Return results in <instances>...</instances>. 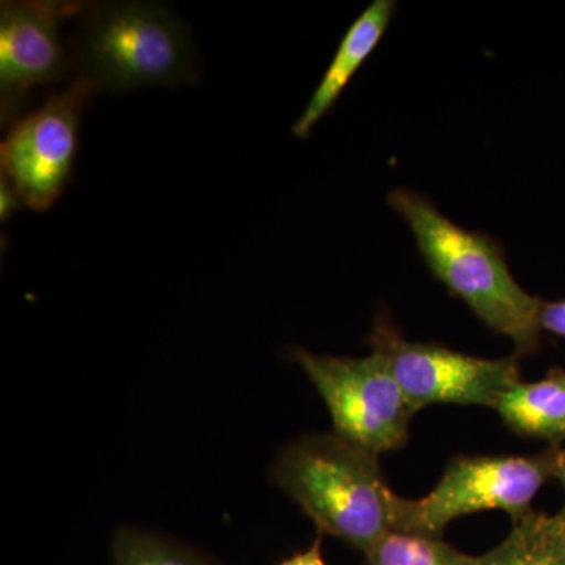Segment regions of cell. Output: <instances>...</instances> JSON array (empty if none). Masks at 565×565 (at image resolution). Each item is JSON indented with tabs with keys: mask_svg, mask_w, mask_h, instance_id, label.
I'll use <instances>...</instances> for the list:
<instances>
[{
	"mask_svg": "<svg viewBox=\"0 0 565 565\" xmlns=\"http://www.w3.org/2000/svg\"><path fill=\"white\" fill-rule=\"evenodd\" d=\"M541 327L545 332L565 338V300L542 303Z\"/></svg>",
	"mask_w": 565,
	"mask_h": 565,
	"instance_id": "14",
	"label": "cell"
},
{
	"mask_svg": "<svg viewBox=\"0 0 565 565\" xmlns=\"http://www.w3.org/2000/svg\"><path fill=\"white\" fill-rule=\"evenodd\" d=\"M561 451L552 446L530 456H457L426 497H394V531L444 539L455 520L484 511H503L516 522L556 478Z\"/></svg>",
	"mask_w": 565,
	"mask_h": 565,
	"instance_id": "4",
	"label": "cell"
},
{
	"mask_svg": "<svg viewBox=\"0 0 565 565\" xmlns=\"http://www.w3.org/2000/svg\"><path fill=\"white\" fill-rule=\"evenodd\" d=\"M367 343L384 362L414 412L434 404L497 408L520 381L519 356L481 359L437 343L405 340L385 315L377 316Z\"/></svg>",
	"mask_w": 565,
	"mask_h": 565,
	"instance_id": "5",
	"label": "cell"
},
{
	"mask_svg": "<svg viewBox=\"0 0 565 565\" xmlns=\"http://www.w3.org/2000/svg\"><path fill=\"white\" fill-rule=\"evenodd\" d=\"M21 196L18 195L17 189L11 185V182L7 180V177H0V218L2 222H9L21 207Z\"/></svg>",
	"mask_w": 565,
	"mask_h": 565,
	"instance_id": "15",
	"label": "cell"
},
{
	"mask_svg": "<svg viewBox=\"0 0 565 565\" xmlns=\"http://www.w3.org/2000/svg\"><path fill=\"white\" fill-rule=\"evenodd\" d=\"M278 565H327L322 555V537H316L313 544L303 552L296 553L288 559L281 561Z\"/></svg>",
	"mask_w": 565,
	"mask_h": 565,
	"instance_id": "16",
	"label": "cell"
},
{
	"mask_svg": "<svg viewBox=\"0 0 565 565\" xmlns=\"http://www.w3.org/2000/svg\"><path fill=\"white\" fill-rule=\"evenodd\" d=\"M494 411L520 437L552 446L564 444L565 371H550L541 381L519 382L501 397Z\"/></svg>",
	"mask_w": 565,
	"mask_h": 565,
	"instance_id": "10",
	"label": "cell"
},
{
	"mask_svg": "<svg viewBox=\"0 0 565 565\" xmlns=\"http://www.w3.org/2000/svg\"><path fill=\"white\" fill-rule=\"evenodd\" d=\"M556 479H559L561 486H563L565 493V448H563V451H561L559 463H557ZM556 516L565 526V501L563 509H561L559 514H557Z\"/></svg>",
	"mask_w": 565,
	"mask_h": 565,
	"instance_id": "17",
	"label": "cell"
},
{
	"mask_svg": "<svg viewBox=\"0 0 565 565\" xmlns=\"http://www.w3.org/2000/svg\"><path fill=\"white\" fill-rule=\"evenodd\" d=\"M394 11L396 2L393 0H375L353 21L310 103L292 125V134L297 139H308L315 126L332 110L356 71L362 68L384 39Z\"/></svg>",
	"mask_w": 565,
	"mask_h": 565,
	"instance_id": "9",
	"label": "cell"
},
{
	"mask_svg": "<svg viewBox=\"0 0 565 565\" xmlns=\"http://www.w3.org/2000/svg\"><path fill=\"white\" fill-rule=\"evenodd\" d=\"M84 2H2L0 7V111L2 125L17 117L29 93L65 79L73 71L61 25Z\"/></svg>",
	"mask_w": 565,
	"mask_h": 565,
	"instance_id": "8",
	"label": "cell"
},
{
	"mask_svg": "<svg viewBox=\"0 0 565 565\" xmlns=\"http://www.w3.org/2000/svg\"><path fill=\"white\" fill-rule=\"evenodd\" d=\"M479 559L481 565H565V526L556 515L530 512Z\"/></svg>",
	"mask_w": 565,
	"mask_h": 565,
	"instance_id": "11",
	"label": "cell"
},
{
	"mask_svg": "<svg viewBox=\"0 0 565 565\" xmlns=\"http://www.w3.org/2000/svg\"><path fill=\"white\" fill-rule=\"evenodd\" d=\"M377 455L338 434H315L286 446L273 468L275 484L318 527L366 553L394 531V497Z\"/></svg>",
	"mask_w": 565,
	"mask_h": 565,
	"instance_id": "2",
	"label": "cell"
},
{
	"mask_svg": "<svg viewBox=\"0 0 565 565\" xmlns=\"http://www.w3.org/2000/svg\"><path fill=\"white\" fill-rule=\"evenodd\" d=\"M292 359L321 394L334 434L377 456L407 445L414 408L375 353L352 359L294 349Z\"/></svg>",
	"mask_w": 565,
	"mask_h": 565,
	"instance_id": "6",
	"label": "cell"
},
{
	"mask_svg": "<svg viewBox=\"0 0 565 565\" xmlns=\"http://www.w3.org/2000/svg\"><path fill=\"white\" fill-rule=\"evenodd\" d=\"M73 39V70L96 93L177 87L195 81L191 32L158 2L84 3Z\"/></svg>",
	"mask_w": 565,
	"mask_h": 565,
	"instance_id": "3",
	"label": "cell"
},
{
	"mask_svg": "<svg viewBox=\"0 0 565 565\" xmlns=\"http://www.w3.org/2000/svg\"><path fill=\"white\" fill-rule=\"evenodd\" d=\"M95 93L87 81L74 77L10 126L0 147L2 174L29 210H50L68 188L81 147L82 114Z\"/></svg>",
	"mask_w": 565,
	"mask_h": 565,
	"instance_id": "7",
	"label": "cell"
},
{
	"mask_svg": "<svg viewBox=\"0 0 565 565\" xmlns=\"http://www.w3.org/2000/svg\"><path fill=\"white\" fill-rule=\"evenodd\" d=\"M364 565H481L444 539L392 531L364 553Z\"/></svg>",
	"mask_w": 565,
	"mask_h": 565,
	"instance_id": "12",
	"label": "cell"
},
{
	"mask_svg": "<svg viewBox=\"0 0 565 565\" xmlns=\"http://www.w3.org/2000/svg\"><path fill=\"white\" fill-rule=\"evenodd\" d=\"M388 203L411 226L435 280L462 300L492 332L511 340L519 359L541 348L544 302L515 280L503 245L489 234L456 225L414 189H393Z\"/></svg>",
	"mask_w": 565,
	"mask_h": 565,
	"instance_id": "1",
	"label": "cell"
},
{
	"mask_svg": "<svg viewBox=\"0 0 565 565\" xmlns=\"http://www.w3.org/2000/svg\"><path fill=\"white\" fill-rule=\"evenodd\" d=\"M114 565H212L192 550L139 530H122L114 541Z\"/></svg>",
	"mask_w": 565,
	"mask_h": 565,
	"instance_id": "13",
	"label": "cell"
}]
</instances>
